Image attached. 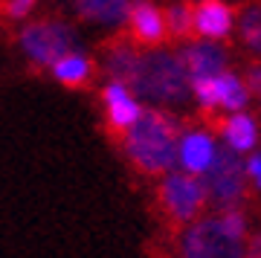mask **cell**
Segmentation results:
<instances>
[{
    "label": "cell",
    "mask_w": 261,
    "mask_h": 258,
    "mask_svg": "<svg viewBox=\"0 0 261 258\" xmlns=\"http://www.w3.org/2000/svg\"><path fill=\"white\" fill-rule=\"evenodd\" d=\"M125 154L137 171L148 177L166 174L177 166L180 122L163 108H151L137 116V122L122 134Z\"/></svg>",
    "instance_id": "6da1fadb"
},
{
    "label": "cell",
    "mask_w": 261,
    "mask_h": 258,
    "mask_svg": "<svg viewBox=\"0 0 261 258\" xmlns=\"http://www.w3.org/2000/svg\"><path fill=\"white\" fill-rule=\"evenodd\" d=\"M128 87L140 101H148V105L163 108V111L183 108L192 99V82H189L180 53L160 49V46L140 53Z\"/></svg>",
    "instance_id": "7a4b0ae2"
},
{
    "label": "cell",
    "mask_w": 261,
    "mask_h": 258,
    "mask_svg": "<svg viewBox=\"0 0 261 258\" xmlns=\"http://www.w3.org/2000/svg\"><path fill=\"white\" fill-rule=\"evenodd\" d=\"M247 218L238 206L186 223L180 232V258H244Z\"/></svg>",
    "instance_id": "3957f363"
},
{
    "label": "cell",
    "mask_w": 261,
    "mask_h": 258,
    "mask_svg": "<svg viewBox=\"0 0 261 258\" xmlns=\"http://www.w3.org/2000/svg\"><path fill=\"white\" fill-rule=\"evenodd\" d=\"M206 197L218 209H229V206H241L244 194H247V171H244L241 154L232 151L229 145H218L215 157L203 174Z\"/></svg>",
    "instance_id": "277c9868"
},
{
    "label": "cell",
    "mask_w": 261,
    "mask_h": 258,
    "mask_svg": "<svg viewBox=\"0 0 261 258\" xmlns=\"http://www.w3.org/2000/svg\"><path fill=\"white\" fill-rule=\"evenodd\" d=\"M157 200H160V209L168 215V221L186 226L189 221H195L197 215L203 212L209 197H206L203 180L180 168V171H166L163 174L157 189Z\"/></svg>",
    "instance_id": "5b68a950"
},
{
    "label": "cell",
    "mask_w": 261,
    "mask_h": 258,
    "mask_svg": "<svg viewBox=\"0 0 261 258\" xmlns=\"http://www.w3.org/2000/svg\"><path fill=\"white\" fill-rule=\"evenodd\" d=\"M75 46H79L75 29L61 20H41L20 32V49L38 67H53L61 56L73 53Z\"/></svg>",
    "instance_id": "8992f818"
},
{
    "label": "cell",
    "mask_w": 261,
    "mask_h": 258,
    "mask_svg": "<svg viewBox=\"0 0 261 258\" xmlns=\"http://www.w3.org/2000/svg\"><path fill=\"white\" fill-rule=\"evenodd\" d=\"M102 105H105V116H108V128H111V134H116V137H122V134L137 122V116L142 113L140 99L130 93L128 84L116 82V79H111V82L105 84Z\"/></svg>",
    "instance_id": "52a82bcc"
},
{
    "label": "cell",
    "mask_w": 261,
    "mask_h": 258,
    "mask_svg": "<svg viewBox=\"0 0 261 258\" xmlns=\"http://www.w3.org/2000/svg\"><path fill=\"white\" fill-rule=\"evenodd\" d=\"M180 58L186 64L189 82L192 79H200V75H218L221 70L229 67V53L221 41H212V38H200V41H189L183 49H180Z\"/></svg>",
    "instance_id": "ba28073f"
},
{
    "label": "cell",
    "mask_w": 261,
    "mask_h": 258,
    "mask_svg": "<svg viewBox=\"0 0 261 258\" xmlns=\"http://www.w3.org/2000/svg\"><path fill=\"white\" fill-rule=\"evenodd\" d=\"M192 23L200 38L224 41L235 29V9L226 6L224 0H197L192 6Z\"/></svg>",
    "instance_id": "9c48e42d"
},
{
    "label": "cell",
    "mask_w": 261,
    "mask_h": 258,
    "mask_svg": "<svg viewBox=\"0 0 261 258\" xmlns=\"http://www.w3.org/2000/svg\"><path fill=\"white\" fill-rule=\"evenodd\" d=\"M125 23L130 27V38H134L137 44L160 46L168 38L166 15H163L154 3H148V0H137V3H130L128 20H125Z\"/></svg>",
    "instance_id": "30bf717a"
},
{
    "label": "cell",
    "mask_w": 261,
    "mask_h": 258,
    "mask_svg": "<svg viewBox=\"0 0 261 258\" xmlns=\"http://www.w3.org/2000/svg\"><path fill=\"white\" fill-rule=\"evenodd\" d=\"M215 148H218V142H215V137L209 134V131H203V128L183 131V134H180V142H177L180 168L189 171V174L200 177L206 168H209V163H212Z\"/></svg>",
    "instance_id": "8fae6325"
},
{
    "label": "cell",
    "mask_w": 261,
    "mask_h": 258,
    "mask_svg": "<svg viewBox=\"0 0 261 258\" xmlns=\"http://www.w3.org/2000/svg\"><path fill=\"white\" fill-rule=\"evenodd\" d=\"M130 0H73V12L84 23L96 27H122L128 20Z\"/></svg>",
    "instance_id": "7c38bea8"
},
{
    "label": "cell",
    "mask_w": 261,
    "mask_h": 258,
    "mask_svg": "<svg viewBox=\"0 0 261 258\" xmlns=\"http://www.w3.org/2000/svg\"><path fill=\"white\" fill-rule=\"evenodd\" d=\"M221 139L238 154H247L258 145V122L247 111H235L221 122Z\"/></svg>",
    "instance_id": "4fadbf2b"
},
{
    "label": "cell",
    "mask_w": 261,
    "mask_h": 258,
    "mask_svg": "<svg viewBox=\"0 0 261 258\" xmlns=\"http://www.w3.org/2000/svg\"><path fill=\"white\" fill-rule=\"evenodd\" d=\"M137 41L134 38H116L111 46H108V53H105V70L111 79L116 82H130V75H134V67H137V58H140V49H137Z\"/></svg>",
    "instance_id": "5bb4252c"
},
{
    "label": "cell",
    "mask_w": 261,
    "mask_h": 258,
    "mask_svg": "<svg viewBox=\"0 0 261 258\" xmlns=\"http://www.w3.org/2000/svg\"><path fill=\"white\" fill-rule=\"evenodd\" d=\"M215 96H218V108L226 113L244 111L252 93L244 84V75L232 73V70H221L215 75Z\"/></svg>",
    "instance_id": "9a60e30c"
},
{
    "label": "cell",
    "mask_w": 261,
    "mask_h": 258,
    "mask_svg": "<svg viewBox=\"0 0 261 258\" xmlns=\"http://www.w3.org/2000/svg\"><path fill=\"white\" fill-rule=\"evenodd\" d=\"M238 41H241L244 53L261 61V0H250L241 12H238Z\"/></svg>",
    "instance_id": "2e32d148"
},
{
    "label": "cell",
    "mask_w": 261,
    "mask_h": 258,
    "mask_svg": "<svg viewBox=\"0 0 261 258\" xmlns=\"http://www.w3.org/2000/svg\"><path fill=\"white\" fill-rule=\"evenodd\" d=\"M53 75L61 84H67V87H82V84L90 82L93 64H90V58L79 56V53H67V56H61L53 64Z\"/></svg>",
    "instance_id": "e0dca14e"
},
{
    "label": "cell",
    "mask_w": 261,
    "mask_h": 258,
    "mask_svg": "<svg viewBox=\"0 0 261 258\" xmlns=\"http://www.w3.org/2000/svg\"><path fill=\"white\" fill-rule=\"evenodd\" d=\"M166 29L171 38H177V41H189L192 32H195V23H192V3H174V6H168L166 12Z\"/></svg>",
    "instance_id": "ac0fdd59"
},
{
    "label": "cell",
    "mask_w": 261,
    "mask_h": 258,
    "mask_svg": "<svg viewBox=\"0 0 261 258\" xmlns=\"http://www.w3.org/2000/svg\"><path fill=\"white\" fill-rule=\"evenodd\" d=\"M244 84H247V90L250 93L258 96V90H261V61L252 58V64L247 67V73H244Z\"/></svg>",
    "instance_id": "d6986e66"
},
{
    "label": "cell",
    "mask_w": 261,
    "mask_h": 258,
    "mask_svg": "<svg viewBox=\"0 0 261 258\" xmlns=\"http://www.w3.org/2000/svg\"><path fill=\"white\" fill-rule=\"evenodd\" d=\"M32 6H35V0H6L3 3V12L9 18H23V15H29Z\"/></svg>",
    "instance_id": "ffe728a7"
},
{
    "label": "cell",
    "mask_w": 261,
    "mask_h": 258,
    "mask_svg": "<svg viewBox=\"0 0 261 258\" xmlns=\"http://www.w3.org/2000/svg\"><path fill=\"white\" fill-rule=\"evenodd\" d=\"M244 171H247V180H252V186L261 192V154H252L244 163Z\"/></svg>",
    "instance_id": "44dd1931"
},
{
    "label": "cell",
    "mask_w": 261,
    "mask_h": 258,
    "mask_svg": "<svg viewBox=\"0 0 261 258\" xmlns=\"http://www.w3.org/2000/svg\"><path fill=\"white\" fill-rule=\"evenodd\" d=\"M244 258H261V232H255V235L247 241V247H244Z\"/></svg>",
    "instance_id": "7402d4cb"
},
{
    "label": "cell",
    "mask_w": 261,
    "mask_h": 258,
    "mask_svg": "<svg viewBox=\"0 0 261 258\" xmlns=\"http://www.w3.org/2000/svg\"><path fill=\"white\" fill-rule=\"evenodd\" d=\"M258 105H261V90H258Z\"/></svg>",
    "instance_id": "603a6c76"
}]
</instances>
